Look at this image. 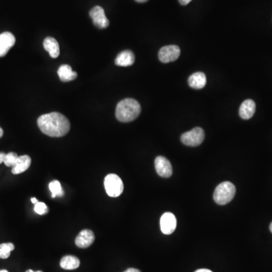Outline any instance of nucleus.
Wrapping results in <instances>:
<instances>
[{"mask_svg": "<svg viewBox=\"0 0 272 272\" xmlns=\"http://www.w3.org/2000/svg\"><path fill=\"white\" fill-rule=\"evenodd\" d=\"M37 124L42 133L55 138L66 136L71 129V123L67 117L58 112L40 116Z\"/></svg>", "mask_w": 272, "mask_h": 272, "instance_id": "1", "label": "nucleus"}, {"mask_svg": "<svg viewBox=\"0 0 272 272\" xmlns=\"http://www.w3.org/2000/svg\"><path fill=\"white\" fill-rule=\"evenodd\" d=\"M141 110V105L136 99L126 98L117 105L116 117L120 122H132L140 115Z\"/></svg>", "mask_w": 272, "mask_h": 272, "instance_id": "2", "label": "nucleus"}, {"mask_svg": "<svg viewBox=\"0 0 272 272\" xmlns=\"http://www.w3.org/2000/svg\"><path fill=\"white\" fill-rule=\"evenodd\" d=\"M236 188L230 181H224L219 184L213 194V199L219 205H226L234 199Z\"/></svg>", "mask_w": 272, "mask_h": 272, "instance_id": "3", "label": "nucleus"}, {"mask_svg": "<svg viewBox=\"0 0 272 272\" xmlns=\"http://www.w3.org/2000/svg\"><path fill=\"white\" fill-rule=\"evenodd\" d=\"M105 188L107 195L110 197H117L123 191L122 179L116 174L107 175L105 179Z\"/></svg>", "mask_w": 272, "mask_h": 272, "instance_id": "4", "label": "nucleus"}, {"mask_svg": "<svg viewBox=\"0 0 272 272\" xmlns=\"http://www.w3.org/2000/svg\"><path fill=\"white\" fill-rule=\"evenodd\" d=\"M205 138V133L200 127L194 128L191 131L181 135V141L187 146L196 147L203 143Z\"/></svg>", "mask_w": 272, "mask_h": 272, "instance_id": "5", "label": "nucleus"}, {"mask_svg": "<svg viewBox=\"0 0 272 272\" xmlns=\"http://www.w3.org/2000/svg\"><path fill=\"white\" fill-rule=\"evenodd\" d=\"M181 50L178 45H170L163 47L159 51L158 57L163 63H169L175 61L179 59Z\"/></svg>", "mask_w": 272, "mask_h": 272, "instance_id": "6", "label": "nucleus"}, {"mask_svg": "<svg viewBox=\"0 0 272 272\" xmlns=\"http://www.w3.org/2000/svg\"><path fill=\"white\" fill-rule=\"evenodd\" d=\"M90 15L93 21L94 24L100 29L107 28L110 24L108 19L105 15V10L101 6L96 5L90 10Z\"/></svg>", "mask_w": 272, "mask_h": 272, "instance_id": "7", "label": "nucleus"}, {"mask_svg": "<svg viewBox=\"0 0 272 272\" xmlns=\"http://www.w3.org/2000/svg\"><path fill=\"white\" fill-rule=\"evenodd\" d=\"M177 226L176 216L172 212H165L160 219V228L164 234H172Z\"/></svg>", "mask_w": 272, "mask_h": 272, "instance_id": "8", "label": "nucleus"}, {"mask_svg": "<svg viewBox=\"0 0 272 272\" xmlns=\"http://www.w3.org/2000/svg\"><path fill=\"white\" fill-rule=\"evenodd\" d=\"M156 172L163 178H169L172 175V167L171 163L167 158L163 156L156 157L154 161Z\"/></svg>", "mask_w": 272, "mask_h": 272, "instance_id": "9", "label": "nucleus"}, {"mask_svg": "<svg viewBox=\"0 0 272 272\" xmlns=\"http://www.w3.org/2000/svg\"><path fill=\"white\" fill-rule=\"evenodd\" d=\"M15 43V37L10 32H4L0 34V57H4L7 55Z\"/></svg>", "mask_w": 272, "mask_h": 272, "instance_id": "10", "label": "nucleus"}, {"mask_svg": "<svg viewBox=\"0 0 272 272\" xmlns=\"http://www.w3.org/2000/svg\"><path fill=\"white\" fill-rule=\"evenodd\" d=\"M95 241V234L91 230L85 229L80 231L76 237V246L79 248H88Z\"/></svg>", "mask_w": 272, "mask_h": 272, "instance_id": "11", "label": "nucleus"}, {"mask_svg": "<svg viewBox=\"0 0 272 272\" xmlns=\"http://www.w3.org/2000/svg\"><path fill=\"white\" fill-rule=\"evenodd\" d=\"M256 112V103L251 99H247L241 104L240 107V117L243 120H250Z\"/></svg>", "mask_w": 272, "mask_h": 272, "instance_id": "12", "label": "nucleus"}, {"mask_svg": "<svg viewBox=\"0 0 272 272\" xmlns=\"http://www.w3.org/2000/svg\"><path fill=\"white\" fill-rule=\"evenodd\" d=\"M188 84L195 90H201L207 84V76L203 72H196L188 78Z\"/></svg>", "mask_w": 272, "mask_h": 272, "instance_id": "13", "label": "nucleus"}, {"mask_svg": "<svg viewBox=\"0 0 272 272\" xmlns=\"http://www.w3.org/2000/svg\"><path fill=\"white\" fill-rule=\"evenodd\" d=\"M31 164V158L28 155L20 156L15 165L12 167V172L14 175L21 174L29 169Z\"/></svg>", "mask_w": 272, "mask_h": 272, "instance_id": "14", "label": "nucleus"}, {"mask_svg": "<svg viewBox=\"0 0 272 272\" xmlns=\"http://www.w3.org/2000/svg\"><path fill=\"white\" fill-rule=\"evenodd\" d=\"M135 60L136 58L134 53L130 50H125L117 55L115 64L121 67H129L134 64Z\"/></svg>", "mask_w": 272, "mask_h": 272, "instance_id": "15", "label": "nucleus"}, {"mask_svg": "<svg viewBox=\"0 0 272 272\" xmlns=\"http://www.w3.org/2000/svg\"><path fill=\"white\" fill-rule=\"evenodd\" d=\"M43 46L53 59H56L60 55L59 43L53 37H46L43 42Z\"/></svg>", "mask_w": 272, "mask_h": 272, "instance_id": "16", "label": "nucleus"}, {"mask_svg": "<svg viewBox=\"0 0 272 272\" xmlns=\"http://www.w3.org/2000/svg\"><path fill=\"white\" fill-rule=\"evenodd\" d=\"M59 78L62 82H70L74 80L77 77V74L72 71L71 66L63 64L60 66L58 71Z\"/></svg>", "mask_w": 272, "mask_h": 272, "instance_id": "17", "label": "nucleus"}, {"mask_svg": "<svg viewBox=\"0 0 272 272\" xmlns=\"http://www.w3.org/2000/svg\"><path fill=\"white\" fill-rule=\"evenodd\" d=\"M80 265L79 258L74 256H65L60 262V267L65 270H74Z\"/></svg>", "mask_w": 272, "mask_h": 272, "instance_id": "18", "label": "nucleus"}, {"mask_svg": "<svg viewBox=\"0 0 272 272\" xmlns=\"http://www.w3.org/2000/svg\"><path fill=\"white\" fill-rule=\"evenodd\" d=\"M48 188L52 192V197L55 198L56 196H62L64 195V191L63 188H61V184L60 181L58 180H54L51 181L48 184Z\"/></svg>", "mask_w": 272, "mask_h": 272, "instance_id": "19", "label": "nucleus"}, {"mask_svg": "<svg viewBox=\"0 0 272 272\" xmlns=\"http://www.w3.org/2000/svg\"><path fill=\"white\" fill-rule=\"evenodd\" d=\"M15 250V245L12 243L0 244V258L6 259L10 257L11 253Z\"/></svg>", "mask_w": 272, "mask_h": 272, "instance_id": "20", "label": "nucleus"}, {"mask_svg": "<svg viewBox=\"0 0 272 272\" xmlns=\"http://www.w3.org/2000/svg\"><path fill=\"white\" fill-rule=\"evenodd\" d=\"M17 158H18V156H17V153H14V152H10V153L5 154L4 164L6 166L13 167L17 162Z\"/></svg>", "mask_w": 272, "mask_h": 272, "instance_id": "21", "label": "nucleus"}, {"mask_svg": "<svg viewBox=\"0 0 272 272\" xmlns=\"http://www.w3.org/2000/svg\"><path fill=\"white\" fill-rule=\"evenodd\" d=\"M34 211L39 215H45L48 212V208L45 203L38 202L35 204Z\"/></svg>", "mask_w": 272, "mask_h": 272, "instance_id": "22", "label": "nucleus"}, {"mask_svg": "<svg viewBox=\"0 0 272 272\" xmlns=\"http://www.w3.org/2000/svg\"><path fill=\"white\" fill-rule=\"evenodd\" d=\"M5 153L3 152H0V164L4 163V160H5Z\"/></svg>", "mask_w": 272, "mask_h": 272, "instance_id": "23", "label": "nucleus"}, {"mask_svg": "<svg viewBox=\"0 0 272 272\" xmlns=\"http://www.w3.org/2000/svg\"><path fill=\"white\" fill-rule=\"evenodd\" d=\"M180 4L182 5H188V3L191 2V0H179Z\"/></svg>", "mask_w": 272, "mask_h": 272, "instance_id": "24", "label": "nucleus"}, {"mask_svg": "<svg viewBox=\"0 0 272 272\" xmlns=\"http://www.w3.org/2000/svg\"><path fill=\"white\" fill-rule=\"evenodd\" d=\"M124 272H141V271L138 270V269L130 268V269H128L127 270L125 271Z\"/></svg>", "mask_w": 272, "mask_h": 272, "instance_id": "25", "label": "nucleus"}, {"mask_svg": "<svg viewBox=\"0 0 272 272\" xmlns=\"http://www.w3.org/2000/svg\"><path fill=\"white\" fill-rule=\"evenodd\" d=\"M195 272H212V271L209 270V269H199V270H196Z\"/></svg>", "mask_w": 272, "mask_h": 272, "instance_id": "26", "label": "nucleus"}, {"mask_svg": "<svg viewBox=\"0 0 272 272\" xmlns=\"http://www.w3.org/2000/svg\"><path fill=\"white\" fill-rule=\"evenodd\" d=\"M31 202L33 203V204H36V203H38V200L36 198V197H32L31 198Z\"/></svg>", "mask_w": 272, "mask_h": 272, "instance_id": "27", "label": "nucleus"}, {"mask_svg": "<svg viewBox=\"0 0 272 272\" xmlns=\"http://www.w3.org/2000/svg\"><path fill=\"white\" fill-rule=\"evenodd\" d=\"M3 129L2 128L0 127V138H2V136H3Z\"/></svg>", "mask_w": 272, "mask_h": 272, "instance_id": "28", "label": "nucleus"}, {"mask_svg": "<svg viewBox=\"0 0 272 272\" xmlns=\"http://www.w3.org/2000/svg\"><path fill=\"white\" fill-rule=\"evenodd\" d=\"M136 2H141V3H142V2H147V1H148V0H136Z\"/></svg>", "mask_w": 272, "mask_h": 272, "instance_id": "29", "label": "nucleus"}, {"mask_svg": "<svg viewBox=\"0 0 272 272\" xmlns=\"http://www.w3.org/2000/svg\"><path fill=\"white\" fill-rule=\"evenodd\" d=\"M269 228H270L271 232L272 233V223H271L270 227H269Z\"/></svg>", "mask_w": 272, "mask_h": 272, "instance_id": "30", "label": "nucleus"}, {"mask_svg": "<svg viewBox=\"0 0 272 272\" xmlns=\"http://www.w3.org/2000/svg\"><path fill=\"white\" fill-rule=\"evenodd\" d=\"M26 272H33V271L31 270V269H30V270L27 271Z\"/></svg>", "mask_w": 272, "mask_h": 272, "instance_id": "31", "label": "nucleus"}, {"mask_svg": "<svg viewBox=\"0 0 272 272\" xmlns=\"http://www.w3.org/2000/svg\"><path fill=\"white\" fill-rule=\"evenodd\" d=\"M0 272H9L7 270H0Z\"/></svg>", "mask_w": 272, "mask_h": 272, "instance_id": "32", "label": "nucleus"}, {"mask_svg": "<svg viewBox=\"0 0 272 272\" xmlns=\"http://www.w3.org/2000/svg\"><path fill=\"white\" fill-rule=\"evenodd\" d=\"M41 272V271H38V272Z\"/></svg>", "mask_w": 272, "mask_h": 272, "instance_id": "33", "label": "nucleus"}]
</instances>
